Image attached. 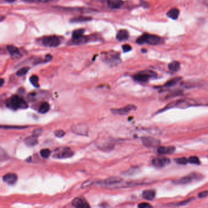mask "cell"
I'll list each match as a JSON object with an SVG mask.
<instances>
[{
  "instance_id": "cell-1",
  "label": "cell",
  "mask_w": 208,
  "mask_h": 208,
  "mask_svg": "<svg viewBox=\"0 0 208 208\" xmlns=\"http://www.w3.org/2000/svg\"><path fill=\"white\" fill-rule=\"evenodd\" d=\"M6 106L12 109L17 110L18 109L27 108V104L21 97L17 95H13L6 101Z\"/></svg>"
},
{
  "instance_id": "cell-2",
  "label": "cell",
  "mask_w": 208,
  "mask_h": 208,
  "mask_svg": "<svg viewBox=\"0 0 208 208\" xmlns=\"http://www.w3.org/2000/svg\"><path fill=\"white\" fill-rule=\"evenodd\" d=\"M73 155V152L69 147H61L55 150L54 157L58 159H65Z\"/></svg>"
},
{
  "instance_id": "cell-3",
  "label": "cell",
  "mask_w": 208,
  "mask_h": 208,
  "mask_svg": "<svg viewBox=\"0 0 208 208\" xmlns=\"http://www.w3.org/2000/svg\"><path fill=\"white\" fill-rule=\"evenodd\" d=\"M202 178V176L197 174V173H191V174L187 175L186 176L182 177L178 179L176 182V184H189L195 181H198Z\"/></svg>"
},
{
  "instance_id": "cell-4",
  "label": "cell",
  "mask_w": 208,
  "mask_h": 208,
  "mask_svg": "<svg viewBox=\"0 0 208 208\" xmlns=\"http://www.w3.org/2000/svg\"><path fill=\"white\" fill-rule=\"evenodd\" d=\"M41 42L44 46H49V47H56L59 45L60 44V40L56 36H46L44 37Z\"/></svg>"
},
{
  "instance_id": "cell-5",
  "label": "cell",
  "mask_w": 208,
  "mask_h": 208,
  "mask_svg": "<svg viewBox=\"0 0 208 208\" xmlns=\"http://www.w3.org/2000/svg\"><path fill=\"white\" fill-rule=\"evenodd\" d=\"M155 73L151 71H143L138 72L134 76L135 80L140 82H147L151 78L155 76Z\"/></svg>"
},
{
  "instance_id": "cell-6",
  "label": "cell",
  "mask_w": 208,
  "mask_h": 208,
  "mask_svg": "<svg viewBox=\"0 0 208 208\" xmlns=\"http://www.w3.org/2000/svg\"><path fill=\"white\" fill-rule=\"evenodd\" d=\"M170 163V159L165 157H157L152 160V164L156 168H162Z\"/></svg>"
},
{
  "instance_id": "cell-7",
  "label": "cell",
  "mask_w": 208,
  "mask_h": 208,
  "mask_svg": "<svg viewBox=\"0 0 208 208\" xmlns=\"http://www.w3.org/2000/svg\"><path fill=\"white\" fill-rule=\"evenodd\" d=\"M142 141L145 147H156L161 143L159 140L156 139L152 137H145L142 138Z\"/></svg>"
},
{
  "instance_id": "cell-8",
  "label": "cell",
  "mask_w": 208,
  "mask_h": 208,
  "mask_svg": "<svg viewBox=\"0 0 208 208\" xmlns=\"http://www.w3.org/2000/svg\"><path fill=\"white\" fill-rule=\"evenodd\" d=\"M136 107L134 105H128L126 107L120 108V109H112V112L115 114L119 115H126L128 114L130 111L133 110H135Z\"/></svg>"
},
{
  "instance_id": "cell-9",
  "label": "cell",
  "mask_w": 208,
  "mask_h": 208,
  "mask_svg": "<svg viewBox=\"0 0 208 208\" xmlns=\"http://www.w3.org/2000/svg\"><path fill=\"white\" fill-rule=\"evenodd\" d=\"M73 132L77 134H80L81 136H84L87 134L88 128L85 124H78L77 125H74L72 127Z\"/></svg>"
},
{
  "instance_id": "cell-10",
  "label": "cell",
  "mask_w": 208,
  "mask_h": 208,
  "mask_svg": "<svg viewBox=\"0 0 208 208\" xmlns=\"http://www.w3.org/2000/svg\"><path fill=\"white\" fill-rule=\"evenodd\" d=\"M18 179V177L15 173H8L3 177V181L9 185L15 184Z\"/></svg>"
},
{
  "instance_id": "cell-11",
  "label": "cell",
  "mask_w": 208,
  "mask_h": 208,
  "mask_svg": "<svg viewBox=\"0 0 208 208\" xmlns=\"http://www.w3.org/2000/svg\"><path fill=\"white\" fill-rule=\"evenodd\" d=\"M175 150L176 148L174 146L159 147L157 150V152L160 155H170L173 153Z\"/></svg>"
},
{
  "instance_id": "cell-12",
  "label": "cell",
  "mask_w": 208,
  "mask_h": 208,
  "mask_svg": "<svg viewBox=\"0 0 208 208\" xmlns=\"http://www.w3.org/2000/svg\"><path fill=\"white\" fill-rule=\"evenodd\" d=\"M122 181V179L119 177H112L110 178H108L106 179L103 180V181H100L98 183L103 185H112L119 184Z\"/></svg>"
},
{
  "instance_id": "cell-13",
  "label": "cell",
  "mask_w": 208,
  "mask_h": 208,
  "mask_svg": "<svg viewBox=\"0 0 208 208\" xmlns=\"http://www.w3.org/2000/svg\"><path fill=\"white\" fill-rule=\"evenodd\" d=\"M72 205L76 207H88L89 205L84 200L80 198H76L72 202Z\"/></svg>"
},
{
  "instance_id": "cell-14",
  "label": "cell",
  "mask_w": 208,
  "mask_h": 208,
  "mask_svg": "<svg viewBox=\"0 0 208 208\" xmlns=\"http://www.w3.org/2000/svg\"><path fill=\"white\" fill-rule=\"evenodd\" d=\"M161 39L157 36L156 35H151V34H148L147 44H148L151 45H156L159 44L161 42Z\"/></svg>"
},
{
  "instance_id": "cell-15",
  "label": "cell",
  "mask_w": 208,
  "mask_h": 208,
  "mask_svg": "<svg viewBox=\"0 0 208 208\" xmlns=\"http://www.w3.org/2000/svg\"><path fill=\"white\" fill-rule=\"evenodd\" d=\"M108 4L110 8L117 9L120 8L123 6V1L122 0H108Z\"/></svg>"
},
{
  "instance_id": "cell-16",
  "label": "cell",
  "mask_w": 208,
  "mask_h": 208,
  "mask_svg": "<svg viewBox=\"0 0 208 208\" xmlns=\"http://www.w3.org/2000/svg\"><path fill=\"white\" fill-rule=\"evenodd\" d=\"M7 50L9 51V53H10V54L11 55V56L14 58V59H17L20 58V54L19 52V50L18 48L14 46L13 45H9L7 47Z\"/></svg>"
},
{
  "instance_id": "cell-17",
  "label": "cell",
  "mask_w": 208,
  "mask_h": 208,
  "mask_svg": "<svg viewBox=\"0 0 208 208\" xmlns=\"http://www.w3.org/2000/svg\"><path fill=\"white\" fill-rule=\"evenodd\" d=\"M129 37V33L126 30H121L117 34L116 38L119 41L126 40Z\"/></svg>"
},
{
  "instance_id": "cell-18",
  "label": "cell",
  "mask_w": 208,
  "mask_h": 208,
  "mask_svg": "<svg viewBox=\"0 0 208 208\" xmlns=\"http://www.w3.org/2000/svg\"><path fill=\"white\" fill-rule=\"evenodd\" d=\"M156 196V192L154 190H145L142 193V197L147 200H152Z\"/></svg>"
},
{
  "instance_id": "cell-19",
  "label": "cell",
  "mask_w": 208,
  "mask_h": 208,
  "mask_svg": "<svg viewBox=\"0 0 208 208\" xmlns=\"http://www.w3.org/2000/svg\"><path fill=\"white\" fill-rule=\"evenodd\" d=\"M179 11L176 8H173L167 12V17L173 20H176L178 18Z\"/></svg>"
},
{
  "instance_id": "cell-20",
  "label": "cell",
  "mask_w": 208,
  "mask_h": 208,
  "mask_svg": "<svg viewBox=\"0 0 208 208\" xmlns=\"http://www.w3.org/2000/svg\"><path fill=\"white\" fill-rule=\"evenodd\" d=\"M38 143V141L37 140V137H34L32 136L27 137L25 139V143L27 145V146L30 147H33L36 145Z\"/></svg>"
},
{
  "instance_id": "cell-21",
  "label": "cell",
  "mask_w": 208,
  "mask_h": 208,
  "mask_svg": "<svg viewBox=\"0 0 208 208\" xmlns=\"http://www.w3.org/2000/svg\"><path fill=\"white\" fill-rule=\"evenodd\" d=\"M88 37L87 36H82L80 37L76 38V39H73L72 41L73 43L75 45H81V44H84L87 43L88 41Z\"/></svg>"
},
{
  "instance_id": "cell-22",
  "label": "cell",
  "mask_w": 208,
  "mask_h": 208,
  "mask_svg": "<svg viewBox=\"0 0 208 208\" xmlns=\"http://www.w3.org/2000/svg\"><path fill=\"white\" fill-rule=\"evenodd\" d=\"M180 68V64L178 61H173L169 65V69L173 72L178 71Z\"/></svg>"
},
{
  "instance_id": "cell-23",
  "label": "cell",
  "mask_w": 208,
  "mask_h": 208,
  "mask_svg": "<svg viewBox=\"0 0 208 208\" xmlns=\"http://www.w3.org/2000/svg\"><path fill=\"white\" fill-rule=\"evenodd\" d=\"M49 109H50L49 104L46 102H44L40 105L39 109V112L41 114H45L48 111V110H49Z\"/></svg>"
},
{
  "instance_id": "cell-24",
  "label": "cell",
  "mask_w": 208,
  "mask_h": 208,
  "mask_svg": "<svg viewBox=\"0 0 208 208\" xmlns=\"http://www.w3.org/2000/svg\"><path fill=\"white\" fill-rule=\"evenodd\" d=\"M91 20H92V18H90V17H76V18H72L71 20V22H73V23H80V22H87V21H90Z\"/></svg>"
},
{
  "instance_id": "cell-25",
  "label": "cell",
  "mask_w": 208,
  "mask_h": 208,
  "mask_svg": "<svg viewBox=\"0 0 208 208\" xmlns=\"http://www.w3.org/2000/svg\"><path fill=\"white\" fill-rule=\"evenodd\" d=\"M148 36V34H143L142 36H141V37H139L137 39L136 42L138 44H139V45H142V44H143L145 43H147Z\"/></svg>"
},
{
  "instance_id": "cell-26",
  "label": "cell",
  "mask_w": 208,
  "mask_h": 208,
  "mask_svg": "<svg viewBox=\"0 0 208 208\" xmlns=\"http://www.w3.org/2000/svg\"><path fill=\"white\" fill-rule=\"evenodd\" d=\"M84 32V29H78L74 31L72 33V37L73 39H76L78 38L83 36V34Z\"/></svg>"
},
{
  "instance_id": "cell-27",
  "label": "cell",
  "mask_w": 208,
  "mask_h": 208,
  "mask_svg": "<svg viewBox=\"0 0 208 208\" xmlns=\"http://www.w3.org/2000/svg\"><path fill=\"white\" fill-rule=\"evenodd\" d=\"M30 82L31 84L36 87H39V78L37 75H32L31 76L30 78Z\"/></svg>"
},
{
  "instance_id": "cell-28",
  "label": "cell",
  "mask_w": 208,
  "mask_h": 208,
  "mask_svg": "<svg viewBox=\"0 0 208 208\" xmlns=\"http://www.w3.org/2000/svg\"><path fill=\"white\" fill-rule=\"evenodd\" d=\"M41 156L44 158H48L51 155V151L49 149H42L40 152Z\"/></svg>"
},
{
  "instance_id": "cell-29",
  "label": "cell",
  "mask_w": 208,
  "mask_h": 208,
  "mask_svg": "<svg viewBox=\"0 0 208 208\" xmlns=\"http://www.w3.org/2000/svg\"><path fill=\"white\" fill-rule=\"evenodd\" d=\"M180 79H181V78H179L172 79L170 80L169 81H168L167 83H166L165 86H166V87H171V86H173L174 85L176 84L178 82V81H179Z\"/></svg>"
},
{
  "instance_id": "cell-30",
  "label": "cell",
  "mask_w": 208,
  "mask_h": 208,
  "mask_svg": "<svg viewBox=\"0 0 208 208\" xmlns=\"http://www.w3.org/2000/svg\"><path fill=\"white\" fill-rule=\"evenodd\" d=\"M188 162L192 164L199 165L200 164V161L198 157L197 156H190L188 159Z\"/></svg>"
},
{
  "instance_id": "cell-31",
  "label": "cell",
  "mask_w": 208,
  "mask_h": 208,
  "mask_svg": "<svg viewBox=\"0 0 208 208\" xmlns=\"http://www.w3.org/2000/svg\"><path fill=\"white\" fill-rule=\"evenodd\" d=\"M29 70H30L29 67H24V68H21L20 70H19L17 72V75L18 76H22L28 72Z\"/></svg>"
},
{
  "instance_id": "cell-32",
  "label": "cell",
  "mask_w": 208,
  "mask_h": 208,
  "mask_svg": "<svg viewBox=\"0 0 208 208\" xmlns=\"http://www.w3.org/2000/svg\"><path fill=\"white\" fill-rule=\"evenodd\" d=\"M175 161L177 164H180V165H186L189 162L188 159H186V157L176 158V159H175Z\"/></svg>"
},
{
  "instance_id": "cell-33",
  "label": "cell",
  "mask_w": 208,
  "mask_h": 208,
  "mask_svg": "<svg viewBox=\"0 0 208 208\" xmlns=\"http://www.w3.org/2000/svg\"><path fill=\"white\" fill-rule=\"evenodd\" d=\"M54 134L57 137L60 138V137H64L65 136V133L64 131L59 129V130H56V131H55Z\"/></svg>"
},
{
  "instance_id": "cell-34",
  "label": "cell",
  "mask_w": 208,
  "mask_h": 208,
  "mask_svg": "<svg viewBox=\"0 0 208 208\" xmlns=\"http://www.w3.org/2000/svg\"><path fill=\"white\" fill-rule=\"evenodd\" d=\"M41 133H42V130H41V129H36L33 131L32 136L35 137H38L39 136H40L41 135Z\"/></svg>"
},
{
  "instance_id": "cell-35",
  "label": "cell",
  "mask_w": 208,
  "mask_h": 208,
  "mask_svg": "<svg viewBox=\"0 0 208 208\" xmlns=\"http://www.w3.org/2000/svg\"><path fill=\"white\" fill-rule=\"evenodd\" d=\"M207 197H208V190L201 192L198 194V197L200 198H205Z\"/></svg>"
},
{
  "instance_id": "cell-36",
  "label": "cell",
  "mask_w": 208,
  "mask_h": 208,
  "mask_svg": "<svg viewBox=\"0 0 208 208\" xmlns=\"http://www.w3.org/2000/svg\"><path fill=\"white\" fill-rule=\"evenodd\" d=\"M122 48H123V50L124 52H128V51H131V49H132V48H131V46L129 45H128V44H125V45H123Z\"/></svg>"
},
{
  "instance_id": "cell-37",
  "label": "cell",
  "mask_w": 208,
  "mask_h": 208,
  "mask_svg": "<svg viewBox=\"0 0 208 208\" xmlns=\"http://www.w3.org/2000/svg\"><path fill=\"white\" fill-rule=\"evenodd\" d=\"M193 199L192 198H190L189 200H185L184 201V202H179V203H177L176 204H175L176 206H183V205H185L186 204H188V203H189L190 202H191V201Z\"/></svg>"
},
{
  "instance_id": "cell-38",
  "label": "cell",
  "mask_w": 208,
  "mask_h": 208,
  "mask_svg": "<svg viewBox=\"0 0 208 208\" xmlns=\"http://www.w3.org/2000/svg\"><path fill=\"white\" fill-rule=\"evenodd\" d=\"M138 207L140 208H146V207H151V206L147 203H142L138 205Z\"/></svg>"
},
{
  "instance_id": "cell-39",
  "label": "cell",
  "mask_w": 208,
  "mask_h": 208,
  "mask_svg": "<svg viewBox=\"0 0 208 208\" xmlns=\"http://www.w3.org/2000/svg\"><path fill=\"white\" fill-rule=\"evenodd\" d=\"M1 128H17V129H23V128H26L27 127L25 126H1Z\"/></svg>"
},
{
  "instance_id": "cell-40",
  "label": "cell",
  "mask_w": 208,
  "mask_h": 208,
  "mask_svg": "<svg viewBox=\"0 0 208 208\" xmlns=\"http://www.w3.org/2000/svg\"><path fill=\"white\" fill-rule=\"evenodd\" d=\"M52 0H38L39 2L42 3H49L50 1H51Z\"/></svg>"
},
{
  "instance_id": "cell-41",
  "label": "cell",
  "mask_w": 208,
  "mask_h": 208,
  "mask_svg": "<svg viewBox=\"0 0 208 208\" xmlns=\"http://www.w3.org/2000/svg\"><path fill=\"white\" fill-rule=\"evenodd\" d=\"M5 1H6V2H8V3H12V2L15 1L16 0H5Z\"/></svg>"
},
{
  "instance_id": "cell-42",
  "label": "cell",
  "mask_w": 208,
  "mask_h": 208,
  "mask_svg": "<svg viewBox=\"0 0 208 208\" xmlns=\"http://www.w3.org/2000/svg\"><path fill=\"white\" fill-rule=\"evenodd\" d=\"M25 1H28V2H34L36 1H38V0H25Z\"/></svg>"
},
{
  "instance_id": "cell-43",
  "label": "cell",
  "mask_w": 208,
  "mask_h": 208,
  "mask_svg": "<svg viewBox=\"0 0 208 208\" xmlns=\"http://www.w3.org/2000/svg\"><path fill=\"white\" fill-rule=\"evenodd\" d=\"M4 84V79H1V86H3Z\"/></svg>"
},
{
  "instance_id": "cell-44",
  "label": "cell",
  "mask_w": 208,
  "mask_h": 208,
  "mask_svg": "<svg viewBox=\"0 0 208 208\" xmlns=\"http://www.w3.org/2000/svg\"><path fill=\"white\" fill-rule=\"evenodd\" d=\"M204 1H205V3H206V4L208 6V0H204Z\"/></svg>"
}]
</instances>
